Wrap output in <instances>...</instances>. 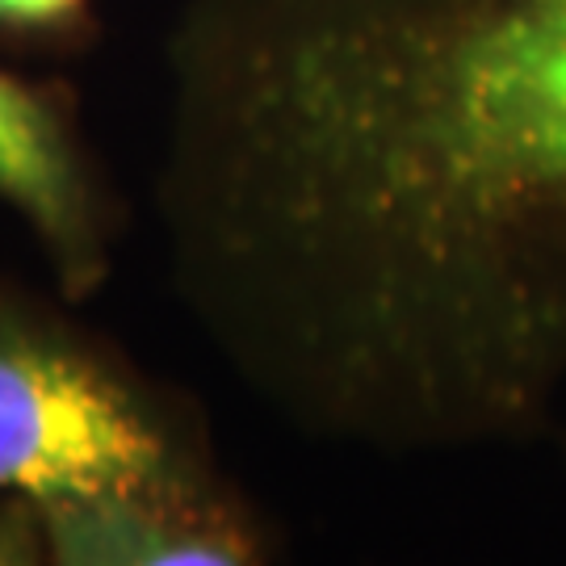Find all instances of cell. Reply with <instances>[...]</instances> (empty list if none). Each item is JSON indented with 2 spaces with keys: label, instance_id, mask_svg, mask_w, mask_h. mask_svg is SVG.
Returning <instances> with one entry per match:
<instances>
[{
  "label": "cell",
  "instance_id": "cell-6",
  "mask_svg": "<svg viewBox=\"0 0 566 566\" xmlns=\"http://www.w3.org/2000/svg\"><path fill=\"white\" fill-rule=\"evenodd\" d=\"M84 0H0V25L4 30H25V34H46L81 18Z\"/></svg>",
  "mask_w": 566,
  "mask_h": 566
},
{
  "label": "cell",
  "instance_id": "cell-5",
  "mask_svg": "<svg viewBox=\"0 0 566 566\" xmlns=\"http://www.w3.org/2000/svg\"><path fill=\"white\" fill-rule=\"evenodd\" d=\"M46 558L39 504L21 495H0V566H25Z\"/></svg>",
  "mask_w": 566,
  "mask_h": 566
},
{
  "label": "cell",
  "instance_id": "cell-2",
  "mask_svg": "<svg viewBox=\"0 0 566 566\" xmlns=\"http://www.w3.org/2000/svg\"><path fill=\"white\" fill-rule=\"evenodd\" d=\"M177 483L156 416L76 344L0 306V495L46 504Z\"/></svg>",
  "mask_w": 566,
  "mask_h": 566
},
{
  "label": "cell",
  "instance_id": "cell-4",
  "mask_svg": "<svg viewBox=\"0 0 566 566\" xmlns=\"http://www.w3.org/2000/svg\"><path fill=\"white\" fill-rule=\"evenodd\" d=\"M46 558L63 566H235L252 542L193 500L189 483L39 504Z\"/></svg>",
  "mask_w": 566,
  "mask_h": 566
},
{
  "label": "cell",
  "instance_id": "cell-1",
  "mask_svg": "<svg viewBox=\"0 0 566 566\" xmlns=\"http://www.w3.org/2000/svg\"><path fill=\"white\" fill-rule=\"evenodd\" d=\"M156 223L210 353L311 441L542 437L566 395V0H185Z\"/></svg>",
  "mask_w": 566,
  "mask_h": 566
},
{
  "label": "cell",
  "instance_id": "cell-3",
  "mask_svg": "<svg viewBox=\"0 0 566 566\" xmlns=\"http://www.w3.org/2000/svg\"><path fill=\"white\" fill-rule=\"evenodd\" d=\"M0 198L25 214L67 298L109 273V243L93 185L60 114L0 67Z\"/></svg>",
  "mask_w": 566,
  "mask_h": 566
}]
</instances>
